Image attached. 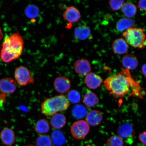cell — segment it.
I'll list each match as a JSON object with an SVG mask.
<instances>
[{"label":"cell","mask_w":146,"mask_h":146,"mask_svg":"<svg viewBox=\"0 0 146 146\" xmlns=\"http://www.w3.org/2000/svg\"><path fill=\"white\" fill-rule=\"evenodd\" d=\"M129 70L122 68L121 72L109 76L104 81V86L110 94L117 98H123L131 87L136 84Z\"/></svg>","instance_id":"obj_1"},{"label":"cell","mask_w":146,"mask_h":146,"mask_svg":"<svg viewBox=\"0 0 146 146\" xmlns=\"http://www.w3.org/2000/svg\"><path fill=\"white\" fill-rule=\"evenodd\" d=\"M23 39L19 32L7 36L3 41L0 57L5 63H9L18 59L23 52Z\"/></svg>","instance_id":"obj_2"},{"label":"cell","mask_w":146,"mask_h":146,"mask_svg":"<svg viewBox=\"0 0 146 146\" xmlns=\"http://www.w3.org/2000/svg\"><path fill=\"white\" fill-rule=\"evenodd\" d=\"M70 102L66 96L61 95L47 98L41 106V112L47 116H52L58 112L65 111L68 108Z\"/></svg>","instance_id":"obj_3"},{"label":"cell","mask_w":146,"mask_h":146,"mask_svg":"<svg viewBox=\"0 0 146 146\" xmlns=\"http://www.w3.org/2000/svg\"><path fill=\"white\" fill-rule=\"evenodd\" d=\"M123 36L128 44L134 48L143 49L146 46V36L143 29L132 27L124 32Z\"/></svg>","instance_id":"obj_4"},{"label":"cell","mask_w":146,"mask_h":146,"mask_svg":"<svg viewBox=\"0 0 146 146\" xmlns=\"http://www.w3.org/2000/svg\"><path fill=\"white\" fill-rule=\"evenodd\" d=\"M14 75L16 83L20 86H27L34 83V78L31 75L30 71L23 66H21L16 69Z\"/></svg>","instance_id":"obj_5"},{"label":"cell","mask_w":146,"mask_h":146,"mask_svg":"<svg viewBox=\"0 0 146 146\" xmlns=\"http://www.w3.org/2000/svg\"><path fill=\"white\" fill-rule=\"evenodd\" d=\"M90 127L87 122L84 120L75 122L71 127V132L74 138L81 139L84 138L88 134Z\"/></svg>","instance_id":"obj_6"},{"label":"cell","mask_w":146,"mask_h":146,"mask_svg":"<svg viewBox=\"0 0 146 146\" xmlns=\"http://www.w3.org/2000/svg\"><path fill=\"white\" fill-rule=\"evenodd\" d=\"M17 88V83L12 78H5L0 80V91L6 95L13 94Z\"/></svg>","instance_id":"obj_7"},{"label":"cell","mask_w":146,"mask_h":146,"mask_svg":"<svg viewBox=\"0 0 146 146\" xmlns=\"http://www.w3.org/2000/svg\"><path fill=\"white\" fill-rule=\"evenodd\" d=\"M64 20L72 24L79 21L81 17L80 11L74 6L67 7L63 14Z\"/></svg>","instance_id":"obj_8"},{"label":"cell","mask_w":146,"mask_h":146,"mask_svg":"<svg viewBox=\"0 0 146 146\" xmlns=\"http://www.w3.org/2000/svg\"><path fill=\"white\" fill-rule=\"evenodd\" d=\"M54 87L58 92L64 94L68 92L71 88V82L69 78L65 76H60L56 78Z\"/></svg>","instance_id":"obj_9"},{"label":"cell","mask_w":146,"mask_h":146,"mask_svg":"<svg viewBox=\"0 0 146 146\" xmlns=\"http://www.w3.org/2000/svg\"><path fill=\"white\" fill-rule=\"evenodd\" d=\"M74 66L75 72L81 75L86 76L91 72V64L88 60L85 58L76 60Z\"/></svg>","instance_id":"obj_10"},{"label":"cell","mask_w":146,"mask_h":146,"mask_svg":"<svg viewBox=\"0 0 146 146\" xmlns=\"http://www.w3.org/2000/svg\"><path fill=\"white\" fill-rule=\"evenodd\" d=\"M118 136L121 138L128 140L134 137L135 132L134 128L130 123H123L118 127L117 129Z\"/></svg>","instance_id":"obj_11"},{"label":"cell","mask_w":146,"mask_h":146,"mask_svg":"<svg viewBox=\"0 0 146 146\" xmlns=\"http://www.w3.org/2000/svg\"><path fill=\"white\" fill-rule=\"evenodd\" d=\"M101 76L95 73L90 72L85 76V84L89 88L95 89L99 87L103 83Z\"/></svg>","instance_id":"obj_12"},{"label":"cell","mask_w":146,"mask_h":146,"mask_svg":"<svg viewBox=\"0 0 146 146\" xmlns=\"http://www.w3.org/2000/svg\"><path fill=\"white\" fill-rule=\"evenodd\" d=\"M0 139L5 146H11L15 141V133L10 128H5L0 133Z\"/></svg>","instance_id":"obj_13"},{"label":"cell","mask_w":146,"mask_h":146,"mask_svg":"<svg viewBox=\"0 0 146 146\" xmlns=\"http://www.w3.org/2000/svg\"><path fill=\"white\" fill-rule=\"evenodd\" d=\"M103 116L99 111L93 110L88 113L86 119L88 125L93 126L98 125L101 123Z\"/></svg>","instance_id":"obj_14"},{"label":"cell","mask_w":146,"mask_h":146,"mask_svg":"<svg viewBox=\"0 0 146 146\" xmlns=\"http://www.w3.org/2000/svg\"><path fill=\"white\" fill-rule=\"evenodd\" d=\"M113 52L118 54L126 53L129 49L128 44L123 38H118L115 40L112 45Z\"/></svg>","instance_id":"obj_15"},{"label":"cell","mask_w":146,"mask_h":146,"mask_svg":"<svg viewBox=\"0 0 146 146\" xmlns=\"http://www.w3.org/2000/svg\"><path fill=\"white\" fill-rule=\"evenodd\" d=\"M90 27L86 25H80L74 29V36L76 39L85 40L90 37L91 35Z\"/></svg>","instance_id":"obj_16"},{"label":"cell","mask_w":146,"mask_h":146,"mask_svg":"<svg viewBox=\"0 0 146 146\" xmlns=\"http://www.w3.org/2000/svg\"><path fill=\"white\" fill-rule=\"evenodd\" d=\"M122 64L125 69L133 70L137 67L138 61L135 56L129 54L125 55L122 58Z\"/></svg>","instance_id":"obj_17"},{"label":"cell","mask_w":146,"mask_h":146,"mask_svg":"<svg viewBox=\"0 0 146 146\" xmlns=\"http://www.w3.org/2000/svg\"><path fill=\"white\" fill-rule=\"evenodd\" d=\"M66 121V118L64 115L61 114H56L52 116L50 120V123L54 129H59L64 126Z\"/></svg>","instance_id":"obj_18"},{"label":"cell","mask_w":146,"mask_h":146,"mask_svg":"<svg viewBox=\"0 0 146 146\" xmlns=\"http://www.w3.org/2000/svg\"><path fill=\"white\" fill-rule=\"evenodd\" d=\"M135 21L131 18H123L119 20L116 23V28L118 31L121 32L132 28Z\"/></svg>","instance_id":"obj_19"},{"label":"cell","mask_w":146,"mask_h":146,"mask_svg":"<svg viewBox=\"0 0 146 146\" xmlns=\"http://www.w3.org/2000/svg\"><path fill=\"white\" fill-rule=\"evenodd\" d=\"M99 101L98 96L94 93L91 91H89L86 93L83 99V103L88 108L94 106L98 103Z\"/></svg>","instance_id":"obj_20"},{"label":"cell","mask_w":146,"mask_h":146,"mask_svg":"<svg viewBox=\"0 0 146 146\" xmlns=\"http://www.w3.org/2000/svg\"><path fill=\"white\" fill-rule=\"evenodd\" d=\"M50 129L48 122L44 119H39L36 122L34 130L38 134H42L48 132Z\"/></svg>","instance_id":"obj_21"},{"label":"cell","mask_w":146,"mask_h":146,"mask_svg":"<svg viewBox=\"0 0 146 146\" xmlns=\"http://www.w3.org/2000/svg\"><path fill=\"white\" fill-rule=\"evenodd\" d=\"M121 9L124 15L127 18L134 17L137 13L136 7L131 2L124 3Z\"/></svg>","instance_id":"obj_22"},{"label":"cell","mask_w":146,"mask_h":146,"mask_svg":"<svg viewBox=\"0 0 146 146\" xmlns=\"http://www.w3.org/2000/svg\"><path fill=\"white\" fill-rule=\"evenodd\" d=\"M51 139L55 145L60 146L64 145L66 139L63 133L59 130L54 131L51 134Z\"/></svg>","instance_id":"obj_23"},{"label":"cell","mask_w":146,"mask_h":146,"mask_svg":"<svg viewBox=\"0 0 146 146\" xmlns=\"http://www.w3.org/2000/svg\"><path fill=\"white\" fill-rule=\"evenodd\" d=\"M72 112L74 117L77 119L83 118L87 114L86 109L82 105L74 106L73 108Z\"/></svg>","instance_id":"obj_24"},{"label":"cell","mask_w":146,"mask_h":146,"mask_svg":"<svg viewBox=\"0 0 146 146\" xmlns=\"http://www.w3.org/2000/svg\"><path fill=\"white\" fill-rule=\"evenodd\" d=\"M39 8L36 5H30L27 6L25 10V14L27 17L31 19L36 18L39 15Z\"/></svg>","instance_id":"obj_25"},{"label":"cell","mask_w":146,"mask_h":146,"mask_svg":"<svg viewBox=\"0 0 146 146\" xmlns=\"http://www.w3.org/2000/svg\"><path fill=\"white\" fill-rule=\"evenodd\" d=\"M36 146H52V140L50 136L46 135L40 136L36 139Z\"/></svg>","instance_id":"obj_26"},{"label":"cell","mask_w":146,"mask_h":146,"mask_svg":"<svg viewBox=\"0 0 146 146\" xmlns=\"http://www.w3.org/2000/svg\"><path fill=\"white\" fill-rule=\"evenodd\" d=\"M107 144V146H123V140L118 136H113L108 140Z\"/></svg>","instance_id":"obj_27"},{"label":"cell","mask_w":146,"mask_h":146,"mask_svg":"<svg viewBox=\"0 0 146 146\" xmlns=\"http://www.w3.org/2000/svg\"><path fill=\"white\" fill-rule=\"evenodd\" d=\"M67 98L69 102L73 104L79 103L81 100V96L78 91L73 90L68 93Z\"/></svg>","instance_id":"obj_28"},{"label":"cell","mask_w":146,"mask_h":146,"mask_svg":"<svg viewBox=\"0 0 146 146\" xmlns=\"http://www.w3.org/2000/svg\"><path fill=\"white\" fill-rule=\"evenodd\" d=\"M125 2L123 0H116V1H110L109 2L110 6L112 10L116 11L119 10L122 8Z\"/></svg>","instance_id":"obj_29"},{"label":"cell","mask_w":146,"mask_h":146,"mask_svg":"<svg viewBox=\"0 0 146 146\" xmlns=\"http://www.w3.org/2000/svg\"><path fill=\"white\" fill-rule=\"evenodd\" d=\"M138 7L140 10L146 12V0H141L139 1Z\"/></svg>","instance_id":"obj_30"},{"label":"cell","mask_w":146,"mask_h":146,"mask_svg":"<svg viewBox=\"0 0 146 146\" xmlns=\"http://www.w3.org/2000/svg\"><path fill=\"white\" fill-rule=\"evenodd\" d=\"M138 138L140 142L146 146V131L140 133Z\"/></svg>","instance_id":"obj_31"},{"label":"cell","mask_w":146,"mask_h":146,"mask_svg":"<svg viewBox=\"0 0 146 146\" xmlns=\"http://www.w3.org/2000/svg\"><path fill=\"white\" fill-rule=\"evenodd\" d=\"M7 95L1 93L0 94V106H3L6 102Z\"/></svg>","instance_id":"obj_32"},{"label":"cell","mask_w":146,"mask_h":146,"mask_svg":"<svg viewBox=\"0 0 146 146\" xmlns=\"http://www.w3.org/2000/svg\"><path fill=\"white\" fill-rule=\"evenodd\" d=\"M142 72L145 77L146 78V64L143 65L142 67Z\"/></svg>","instance_id":"obj_33"},{"label":"cell","mask_w":146,"mask_h":146,"mask_svg":"<svg viewBox=\"0 0 146 146\" xmlns=\"http://www.w3.org/2000/svg\"><path fill=\"white\" fill-rule=\"evenodd\" d=\"M3 36V32L1 30V27H0V41H1V40L2 39Z\"/></svg>","instance_id":"obj_34"},{"label":"cell","mask_w":146,"mask_h":146,"mask_svg":"<svg viewBox=\"0 0 146 146\" xmlns=\"http://www.w3.org/2000/svg\"><path fill=\"white\" fill-rule=\"evenodd\" d=\"M87 146H96L91 145H88Z\"/></svg>","instance_id":"obj_35"},{"label":"cell","mask_w":146,"mask_h":146,"mask_svg":"<svg viewBox=\"0 0 146 146\" xmlns=\"http://www.w3.org/2000/svg\"><path fill=\"white\" fill-rule=\"evenodd\" d=\"M34 146L33 145H27V146Z\"/></svg>","instance_id":"obj_36"},{"label":"cell","mask_w":146,"mask_h":146,"mask_svg":"<svg viewBox=\"0 0 146 146\" xmlns=\"http://www.w3.org/2000/svg\"><path fill=\"white\" fill-rule=\"evenodd\" d=\"M138 146L135 145V146Z\"/></svg>","instance_id":"obj_37"}]
</instances>
